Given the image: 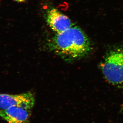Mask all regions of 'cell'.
Listing matches in <instances>:
<instances>
[{
  "mask_svg": "<svg viewBox=\"0 0 123 123\" xmlns=\"http://www.w3.org/2000/svg\"><path fill=\"white\" fill-rule=\"evenodd\" d=\"M91 47L86 33L75 25L61 33H56L49 43V48L55 53L73 59L85 56L90 51Z\"/></svg>",
  "mask_w": 123,
  "mask_h": 123,
  "instance_id": "obj_1",
  "label": "cell"
},
{
  "mask_svg": "<svg viewBox=\"0 0 123 123\" xmlns=\"http://www.w3.org/2000/svg\"><path fill=\"white\" fill-rule=\"evenodd\" d=\"M105 78L116 86H123V51L120 49L110 51L101 65Z\"/></svg>",
  "mask_w": 123,
  "mask_h": 123,
  "instance_id": "obj_2",
  "label": "cell"
},
{
  "mask_svg": "<svg viewBox=\"0 0 123 123\" xmlns=\"http://www.w3.org/2000/svg\"><path fill=\"white\" fill-rule=\"evenodd\" d=\"M35 98L31 92L18 94H0V111L15 106H23L33 108Z\"/></svg>",
  "mask_w": 123,
  "mask_h": 123,
  "instance_id": "obj_3",
  "label": "cell"
},
{
  "mask_svg": "<svg viewBox=\"0 0 123 123\" xmlns=\"http://www.w3.org/2000/svg\"><path fill=\"white\" fill-rule=\"evenodd\" d=\"M32 109L23 106L11 107L0 111V117L8 123H29Z\"/></svg>",
  "mask_w": 123,
  "mask_h": 123,
  "instance_id": "obj_4",
  "label": "cell"
},
{
  "mask_svg": "<svg viewBox=\"0 0 123 123\" xmlns=\"http://www.w3.org/2000/svg\"><path fill=\"white\" fill-rule=\"evenodd\" d=\"M47 22L56 33H61L74 25L68 16L55 8L51 9L48 13Z\"/></svg>",
  "mask_w": 123,
  "mask_h": 123,
  "instance_id": "obj_5",
  "label": "cell"
},
{
  "mask_svg": "<svg viewBox=\"0 0 123 123\" xmlns=\"http://www.w3.org/2000/svg\"><path fill=\"white\" fill-rule=\"evenodd\" d=\"M13 0L15 1H17L18 2H24L26 0Z\"/></svg>",
  "mask_w": 123,
  "mask_h": 123,
  "instance_id": "obj_6",
  "label": "cell"
},
{
  "mask_svg": "<svg viewBox=\"0 0 123 123\" xmlns=\"http://www.w3.org/2000/svg\"><path fill=\"white\" fill-rule=\"evenodd\" d=\"M120 113H122V112H123V106H122V107H121V109H120Z\"/></svg>",
  "mask_w": 123,
  "mask_h": 123,
  "instance_id": "obj_7",
  "label": "cell"
}]
</instances>
